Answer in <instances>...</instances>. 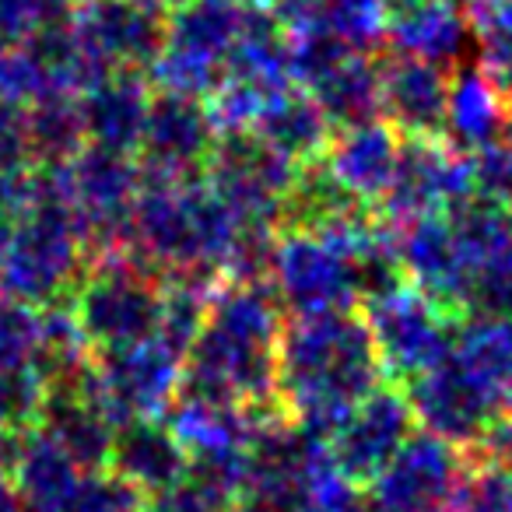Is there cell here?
Segmentation results:
<instances>
[{"label": "cell", "instance_id": "1", "mask_svg": "<svg viewBox=\"0 0 512 512\" xmlns=\"http://www.w3.org/2000/svg\"><path fill=\"white\" fill-rule=\"evenodd\" d=\"M383 383L376 344L365 316H302L278 344V400L292 421L327 439L344 414Z\"/></svg>", "mask_w": 512, "mask_h": 512}, {"label": "cell", "instance_id": "2", "mask_svg": "<svg viewBox=\"0 0 512 512\" xmlns=\"http://www.w3.org/2000/svg\"><path fill=\"white\" fill-rule=\"evenodd\" d=\"M278 309L253 292H228L204 313L179 390L264 411L278 397Z\"/></svg>", "mask_w": 512, "mask_h": 512}, {"label": "cell", "instance_id": "3", "mask_svg": "<svg viewBox=\"0 0 512 512\" xmlns=\"http://www.w3.org/2000/svg\"><path fill=\"white\" fill-rule=\"evenodd\" d=\"M365 323H369L383 376L400 379V383L421 376L453 351L456 316L439 309L425 292H418L407 281L369 295Z\"/></svg>", "mask_w": 512, "mask_h": 512}, {"label": "cell", "instance_id": "4", "mask_svg": "<svg viewBox=\"0 0 512 512\" xmlns=\"http://www.w3.org/2000/svg\"><path fill=\"white\" fill-rule=\"evenodd\" d=\"M446 218L463 256L460 316H512V211L470 193Z\"/></svg>", "mask_w": 512, "mask_h": 512}, {"label": "cell", "instance_id": "5", "mask_svg": "<svg viewBox=\"0 0 512 512\" xmlns=\"http://www.w3.org/2000/svg\"><path fill=\"white\" fill-rule=\"evenodd\" d=\"M25 225L11 232L0 278L22 302H43L64 285L78 264V225L67 197L36 193L25 200Z\"/></svg>", "mask_w": 512, "mask_h": 512}, {"label": "cell", "instance_id": "6", "mask_svg": "<svg viewBox=\"0 0 512 512\" xmlns=\"http://www.w3.org/2000/svg\"><path fill=\"white\" fill-rule=\"evenodd\" d=\"M183 379V355L158 334L120 351H106V362L85 376L88 393L116 428L137 418H155L176 400Z\"/></svg>", "mask_w": 512, "mask_h": 512}, {"label": "cell", "instance_id": "7", "mask_svg": "<svg viewBox=\"0 0 512 512\" xmlns=\"http://www.w3.org/2000/svg\"><path fill=\"white\" fill-rule=\"evenodd\" d=\"M467 453L432 432H411L365 488L372 512H439L453 505Z\"/></svg>", "mask_w": 512, "mask_h": 512}, {"label": "cell", "instance_id": "8", "mask_svg": "<svg viewBox=\"0 0 512 512\" xmlns=\"http://www.w3.org/2000/svg\"><path fill=\"white\" fill-rule=\"evenodd\" d=\"M474 193V169L470 155L446 141V137H400L397 165L390 186L379 200L386 218L404 221L442 214L463 197Z\"/></svg>", "mask_w": 512, "mask_h": 512}, {"label": "cell", "instance_id": "9", "mask_svg": "<svg viewBox=\"0 0 512 512\" xmlns=\"http://www.w3.org/2000/svg\"><path fill=\"white\" fill-rule=\"evenodd\" d=\"M137 221L148 246L179 264L221 260L232 249L235 214L211 193L158 186L137 204Z\"/></svg>", "mask_w": 512, "mask_h": 512}, {"label": "cell", "instance_id": "10", "mask_svg": "<svg viewBox=\"0 0 512 512\" xmlns=\"http://www.w3.org/2000/svg\"><path fill=\"white\" fill-rule=\"evenodd\" d=\"M404 397L421 432L439 435L463 453L481 446L484 435L495 428V421H502L498 407L491 404L481 383L470 376V369L453 351L421 376L407 379Z\"/></svg>", "mask_w": 512, "mask_h": 512}, {"label": "cell", "instance_id": "11", "mask_svg": "<svg viewBox=\"0 0 512 512\" xmlns=\"http://www.w3.org/2000/svg\"><path fill=\"white\" fill-rule=\"evenodd\" d=\"M414 432V414L407 397L393 386L379 383L365 400H358L344 421L327 435L330 456L337 470L358 488H369V481L393 460L407 435Z\"/></svg>", "mask_w": 512, "mask_h": 512}, {"label": "cell", "instance_id": "12", "mask_svg": "<svg viewBox=\"0 0 512 512\" xmlns=\"http://www.w3.org/2000/svg\"><path fill=\"white\" fill-rule=\"evenodd\" d=\"M292 190V165L288 155L260 137L246 141L235 137L214 155V197L235 214V218H271L288 200Z\"/></svg>", "mask_w": 512, "mask_h": 512}, {"label": "cell", "instance_id": "13", "mask_svg": "<svg viewBox=\"0 0 512 512\" xmlns=\"http://www.w3.org/2000/svg\"><path fill=\"white\" fill-rule=\"evenodd\" d=\"M74 320L92 348L120 351L155 334L162 320V299L134 274H106L85 288Z\"/></svg>", "mask_w": 512, "mask_h": 512}, {"label": "cell", "instance_id": "14", "mask_svg": "<svg viewBox=\"0 0 512 512\" xmlns=\"http://www.w3.org/2000/svg\"><path fill=\"white\" fill-rule=\"evenodd\" d=\"M449 106V71L397 53L379 67V113L400 137H442Z\"/></svg>", "mask_w": 512, "mask_h": 512}, {"label": "cell", "instance_id": "15", "mask_svg": "<svg viewBox=\"0 0 512 512\" xmlns=\"http://www.w3.org/2000/svg\"><path fill=\"white\" fill-rule=\"evenodd\" d=\"M109 470L120 481H127L141 498H155L186 481L190 456L169 425L155 418H137L116 428Z\"/></svg>", "mask_w": 512, "mask_h": 512}, {"label": "cell", "instance_id": "16", "mask_svg": "<svg viewBox=\"0 0 512 512\" xmlns=\"http://www.w3.org/2000/svg\"><path fill=\"white\" fill-rule=\"evenodd\" d=\"M8 470L22 512H60L81 484V477L88 474L36 425H29L18 435Z\"/></svg>", "mask_w": 512, "mask_h": 512}, {"label": "cell", "instance_id": "17", "mask_svg": "<svg viewBox=\"0 0 512 512\" xmlns=\"http://www.w3.org/2000/svg\"><path fill=\"white\" fill-rule=\"evenodd\" d=\"M386 36L404 57L428 60L449 71L467 46L470 25L463 18L460 0H414L393 11Z\"/></svg>", "mask_w": 512, "mask_h": 512}, {"label": "cell", "instance_id": "18", "mask_svg": "<svg viewBox=\"0 0 512 512\" xmlns=\"http://www.w3.org/2000/svg\"><path fill=\"white\" fill-rule=\"evenodd\" d=\"M211 144V120L193 106L190 95L176 92L169 99L148 106V120L141 130L144 158L155 172L172 179L207 155Z\"/></svg>", "mask_w": 512, "mask_h": 512}, {"label": "cell", "instance_id": "19", "mask_svg": "<svg viewBox=\"0 0 512 512\" xmlns=\"http://www.w3.org/2000/svg\"><path fill=\"white\" fill-rule=\"evenodd\" d=\"M99 64H141L162 50V29L141 0H92L78 32Z\"/></svg>", "mask_w": 512, "mask_h": 512}, {"label": "cell", "instance_id": "20", "mask_svg": "<svg viewBox=\"0 0 512 512\" xmlns=\"http://www.w3.org/2000/svg\"><path fill=\"white\" fill-rule=\"evenodd\" d=\"M512 120V99L481 71L467 67L456 78H449V106H446V141L453 148L481 151L505 130Z\"/></svg>", "mask_w": 512, "mask_h": 512}, {"label": "cell", "instance_id": "21", "mask_svg": "<svg viewBox=\"0 0 512 512\" xmlns=\"http://www.w3.org/2000/svg\"><path fill=\"white\" fill-rule=\"evenodd\" d=\"M400 134L390 123H358L341 134V141L330 151L327 172L365 204V200H379L390 186L393 165H397Z\"/></svg>", "mask_w": 512, "mask_h": 512}, {"label": "cell", "instance_id": "22", "mask_svg": "<svg viewBox=\"0 0 512 512\" xmlns=\"http://www.w3.org/2000/svg\"><path fill=\"white\" fill-rule=\"evenodd\" d=\"M453 355L481 383L502 418L512 414V316H460Z\"/></svg>", "mask_w": 512, "mask_h": 512}, {"label": "cell", "instance_id": "23", "mask_svg": "<svg viewBox=\"0 0 512 512\" xmlns=\"http://www.w3.org/2000/svg\"><path fill=\"white\" fill-rule=\"evenodd\" d=\"M137 190V176L120 151L92 148L74 162L71 179H67V200L78 207L81 218L95 228H109L120 221L130 207V197Z\"/></svg>", "mask_w": 512, "mask_h": 512}, {"label": "cell", "instance_id": "24", "mask_svg": "<svg viewBox=\"0 0 512 512\" xmlns=\"http://www.w3.org/2000/svg\"><path fill=\"white\" fill-rule=\"evenodd\" d=\"M313 102L323 109L330 123L358 127L379 116V67L362 50H351L323 67L313 81Z\"/></svg>", "mask_w": 512, "mask_h": 512}, {"label": "cell", "instance_id": "25", "mask_svg": "<svg viewBox=\"0 0 512 512\" xmlns=\"http://www.w3.org/2000/svg\"><path fill=\"white\" fill-rule=\"evenodd\" d=\"M285 22L302 36H323L365 50L386 32L383 0H285Z\"/></svg>", "mask_w": 512, "mask_h": 512}, {"label": "cell", "instance_id": "26", "mask_svg": "<svg viewBox=\"0 0 512 512\" xmlns=\"http://www.w3.org/2000/svg\"><path fill=\"white\" fill-rule=\"evenodd\" d=\"M148 120V102L137 81L116 78L92 85V95L81 106V127L88 137L99 141V148L123 151L130 144H141V130Z\"/></svg>", "mask_w": 512, "mask_h": 512}, {"label": "cell", "instance_id": "27", "mask_svg": "<svg viewBox=\"0 0 512 512\" xmlns=\"http://www.w3.org/2000/svg\"><path fill=\"white\" fill-rule=\"evenodd\" d=\"M260 137H264L271 148H278L281 155H313L323 141H327L330 120L323 116V109L313 99H302V95L278 92L267 102L260 113Z\"/></svg>", "mask_w": 512, "mask_h": 512}, {"label": "cell", "instance_id": "28", "mask_svg": "<svg viewBox=\"0 0 512 512\" xmlns=\"http://www.w3.org/2000/svg\"><path fill=\"white\" fill-rule=\"evenodd\" d=\"M460 8L477 43V67L512 99V0H460Z\"/></svg>", "mask_w": 512, "mask_h": 512}, {"label": "cell", "instance_id": "29", "mask_svg": "<svg viewBox=\"0 0 512 512\" xmlns=\"http://www.w3.org/2000/svg\"><path fill=\"white\" fill-rule=\"evenodd\" d=\"M470 169H474L477 197L512 211V120L495 141L470 155Z\"/></svg>", "mask_w": 512, "mask_h": 512}, {"label": "cell", "instance_id": "30", "mask_svg": "<svg viewBox=\"0 0 512 512\" xmlns=\"http://www.w3.org/2000/svg\"><path fill=\"white\" fill-rule=\"evenodd\" d=\"M456 512H512V477L481 460H470L453 498Z\"/></svg>", "mask_w": 512, "mask_h": 512}, {"label": "cell", "instance_id": "31", "mask_svg": "<svg viewBox=\"0 0 512 512\" xmlns=\"http://www.w3.org/2000/svg\"><path fill=\"white\" fill-rule=\"evenodd\" d=\"M60 512H141V495L113 470H88Z\"/></svg>", "mask_w": 512, "mask_h": 512}, {"label": "cell", "instance_id": "32", "mask_svg": "<svg viewBox=\"0 0 512 512\" xmlns=\"http://www.w3.org/2000/svg\"><path fill=\"white\" fill-rule=\"evenodd\" d=\"M39 330L43 323L25 306H0V372L32 369L39 351Z\"/></svg>", "mask_w": 512, "mask_h": 512}, {"label": "cell", "instance_id": "33", "mask_svg": "<svg viewBox=\"0 0 512 512\" xmlns=\"http://www.w3.org/2000/svg\"><path fill=\"white\" fill-rule=\"evenodd\" d=\"M141 512H232L225 502H218L214 495H207L204 488H197L193 481H183L176 488L162 491V495L148 498V505H141Z\"/></svg>", "mask_w": 512, "mask_h": 512}, {"label": "cell", "instance_id": "34", "mask_svg": "<svg viewBox=\"0 0 512 512\" xmlns=\"http://www.w3.org/2000/svg\"><path fill=\"white\" fill-rule=\"evenodd\" d=\"M60 0H0V32L36 29L57 15Z\"/></svg>", "mask_w": 512, "mask_h": 512}, {"label": "cell", "instance_id": "35", "mask_svg": "<svg viewBox=\"0 0 512 512\" xmlns=\"http://www.w3.org/2000/svg\"><path fill=\"white\" fill-rule=\"evenodd\" d=\"M470 460H481V463H491V467H498L502 474L512 477V414L502 421H495V428H491L488 435H484V442L477 449H470Z\"/></svg>", "mask_w": 512, "mask_h": 512}, {"label": "cell", "instance_id": "36", "mask_svg": "<svg viewBox=\"0 0 512 512\" xmlns=\"http://www.w3.org/2000/svg\"><path fill=\"white\" fill-rule=\"evenodd\" d=\"M0 512H22V502H18L8 474H0Z\"/></svg>", "mask_w": 512, "mask_h": 512}, {"label": "cell", "instance_id": "37", "mask_svg": "<svg viewBox=\"0 0 512 512\" xmlns=\"http://www.w3.org/2000/svg\"><path fill=\"white\" fill-rule=\"evenodd\" d=\"M8 242H11V232H8V218H4V204H0V267H4V253H8Z\"/></svg>", "mask_w": 512, "mask_h": 512}, {"label": "cell", "instance_id": "38", "mask_svg": "<svg viewBox=\"0 0 512 512\" xmlns=\"http://www.w3.org/2000/svg\"><path fill=\"white\" fill-rule=\"evenodd\" d=\"M383 4H386V8L397 11V8H404V4H414V0H383Z\"/></svg>", "mask_w": 512, "mask_h": 512}, {"label": "cell", "instance_id": "39", "mask_svg": "<svg viewBox=\"0 0 512 512\" xmlns=\"http://www.w3.org/2000/svg\"><path fill=\"white\" fill-rule=\"evenodd\" d=\"M292 512H320V509H313V505H299V509H292Z\"/></svg>", "mask_w": 512, "mask_h": 512}, {"label": "cell", "instance_id": "40", "mask_svg": "<svg viewBox=\"0 0 512 512\" xmlns=\"http://www.w3.org/2000/svg\"><path fill=\"white\" fill-rule=\"evenodd\" d=\"M439 512H456V509H453V505H446V509H439Z\"/></svg>", "mask_w": 512, "mask_h": 512}]
</instances>
